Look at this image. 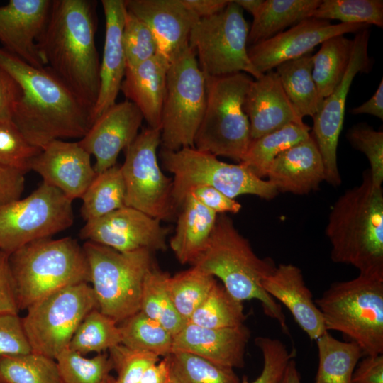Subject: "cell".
Segmentation results:
<instances>
[{
    "label": "cell",
    "mask_w": 383,
    "mask_h": 383,
    "mask_svg": "<svg viewBox=\"0 0 383 383\" xmlns=\"http://www.w3.org/2000/svg\"><path fill=\"white\" fill-rule=\"evenodd\" d=\"M0 66L21 88L12 121L31 144L43 149L55 140L85 135L91 109L47 67L31 66L2 48Z\"/></svg>",
    "instance_id": "cell-1"
},
{
    "label": "cell",
    "mask_w": 383,
    "mask_h": 383,
    "mask_svg": "<svg viewBox=\"0 0 383 383\" xmlns=\"http://www.w3.org/2000/svg\"><path fill=\"white\" fill-rule=\"evenodd\" d=\"M95 5L90 0H52L38 42L45 66L91 109L99 94L100 71Z\"/></svg>",
    "instance_id": "cell-2"
},
{
    "label": "cell",
    "mask_w": 383,
    "mask_h": 383,
    "mask_svg": "<svg viewBox=\"0 0 383 383\" xmlns=\"http://www.w3.org/2000/svg\"><path fill=\"white\" fill-rule=\"evenodd\" d=\"M325 233L333 262L383 279V189L372 184L369 170L333 204Z\"/></svg>",
    "instance_id": "cell-3"
},
{
    "label": "cell",
    "mask_w": 383,
    "mask_h": 383,
    "mask_svg": "<svg viewBox=\"0 0 383 383\" xmlns=\"http://www.w3.org/2000/svg\"><path fill=\"white\" fill-rule=\"evenodd\" d=\"M192 265L220 279L226 290L239 301H259L264 313L289 335L282 307L262 286L275 270L274 261L258 257L229 216L217 217L206 249Z\"/></svg>",
    "instance_id": "cell-4"
},
{
    "label": "cell",
    "mask_w": 383,
    "mask_h": 383,
    "mask_svg": "<svg viewBox=\"0 0 383 383\" xmlns=\"http://www.w3.org/2000/svg\"><path fill=\"white\" fill-rule=\"evenodd\" d=\"M19 310L66 287L90 283L84 249L70 237L31 242L9 256Z\"/></svg>",
    "instance_id": "cell-5"
},
{
    "label": "cell",
    "mask_w": 383,
    "mask_h": 383,
    "mask_svg": "<svg viewBox=\"0 0 383 383\" xmlns=\"http://www.w3.org/2000/svg\"><path fill=\"white\" fill-rule=\"evenodd\" d=\"M315 302L327 331L340 332L363 356L383 353V279L359 274L333 282Z\"/></svg>",
    "instance_id": "cell-6"
},
{
    "label": "cell",
    "mask_w": 383,
    "mask_h": 383,
    "mask_svg": "<svg viewBox=\"0 0 383 383\" xmlns=\"http://www.w3.org/2000/svg\"><path fill=\"white\" fill-rule=\"evenodd\" d=\"M206 79V106L194 148L240 162L251 142L245 101L253 79L245 72Z\"/></svg>",
    "instance_id": "cell-7"
},
{
    "label": "cell",
    "mask_w": 383,
    "mask_h": 383,
    "mask_svg": "<svg viewBox=\"0 0 383 383\" xmlns=\"http://www.w3.org/2000/svg\"><path fill=\"white\" fill-rule=\"evenodd\" d=\"M82 248L98 309L118 324L139 311L144 280L154 266L152 252H121L91 241Z\"/></svg>",
    "instance_id": "cell-8"
},
{
    "label": "cell",
    "mask_w": 383,
    "mask_h": 383,
    "mask_svg": "<svg viewBox=\"0 0 383 383\" xmlns=\"http://www.w3.org/2000/svg\"><path fill=\"white\" fill-rule=\"evenodd\" d=\"M160 158L163 168L173 175L172 199L177 209L188 190L197 186L213 187L234 199L250 194L270 200L279 194L270 181L257 176L245 165L226 163L195 148H162Z\"/></svg>",
    "instance_id": "cell-9"
},
{
    "label": "cell",
    "mask_w": 383,
    "mask_h": 383,
    "mask_svg": "<svg viewBox=\"0 0 383 383\" xmlns=\"http://www.w3.org/2000/svg\"><path fill=\"white\" fill-rule=\"evenodd\" d=\"M206 101V79L189 46L169 65L162 105L160 145L167 150L194 148Z\"/></svg>",
    "instance_id": "cell-10"
},
{
    "label": "cell",
    "mask_w": 383,
    "mask_h": 383,
    "mask_svg": "<svg viewBox=\"0 0 383 383\" xmlns=\"http://www.w3.org/2000/svg\"><path fill=\"white\" fill-rule=\"evenodd\" d=\"M249 28L242 9L233 0L216 14L199 19L190 31L189 45L206 77L259 73L248 55Z\"/></svg>",
    "instance_id": "cell-11"
},
{
    "label": "cell",
    "mask_w": 383,
    "mask_h": 383,
    "mask_svg": "<svg viewBox=\"0 0 383 383\" xmlns=\"http://www.w3.org/2000/svg\"><path fill=\"white\" fill-rule=\"evenodd\" d=\"M95 309L94 291L86 282L62 288L33 304L22 318L32 352L55 360L69 348L77 328Z\"/></svg>",
    "instance_id": "cell-12"
},
{
    "label": "cell",
    "mask_w": 383,
    "mask_h": 383,
    "mask_svg": "<svg viewBox=\"0 0 383 383\" xmlns=\"http://www.w3.org/2000/svg\"><path fill=\"white\" fill-rule=\"evenodd\" d=\"M72 201L43 182L24 199L0 206V250L11 255L72 226Z\"/></svg>",
    "instance_id": "cell-13"
},
{
    "label": "cell",
    "mask_w": 383,
    "mask_h": 383,
    "mask_svg": "<svg viewBox=\"0 0 383 383\" xmlns=\"http://www.w3.org/2000/svg\"><path fill=\"white\" fill-rule=\"evenodd\" d=\"M160 130L143 128L126 148L121 170L126 187L125 205L161 221L177 212L172 199V178L162 171L157 160Z\"/></svg>",
    "instance_id": "cell-14"
},
{
    "label": "cell",
    "mask_w": 383,
    "mask_h": 383,
    "mask_svg": "<svg viewBox=\"0 0 383 383\" xmlns=\"http://www.w3.org/2000/svg\"><path fill=\"white\" fill-rule=\"evenodd\" d=\"M370 35L367 27L357 32L353 39L351 56L343 78L335 90L323 99L319 111L313 117L311 134L322 157L324 181L333 187H338L342 183L338 167L337 148L344 121L347 96L356 74L368 72L370 67L368 56Z\"/></svg>",
    "instance_id": "cell-15"
},
{
    "label": "cell",
    "mask_w": 383,
    "mask_h": 383,
    "mask_svg": "<svg viewBox=\"0 0 383 383\" xmlns=\"http://www.w3.org/2000/svg\"><path fill=\"white\" fill-rule=\"evenodd\" d=\"M170 232L161 221L136 209L123 206L102 217L86 221L80 237L121 252L145 249L165 250Z\"/></svg>",
    "instance_id": "cell-16"
},
{
    "label": "cell",
    "mask_w": 383,
    "mask_h": 383,
    "mask_svg": "<svg viewBox=\"0 0 383 383\" xmlns=\"http://www.w3.org/2000/svg\"><path fill=\"white\" fill-rule=\"evenodd\" d=\"M367 26L338 23L316 18H306L286 31L249 46L248 55L257 71L263 74L279 65L312 52L324 40L338 35L357 33Z\"/></svg>",
    "instance_id": "cell-17"
},
{
    "label": "cell",
    "mask_w": 383,
    "mask_h": 383,
    "mask_svg": "<svg viewBox=\"0 0 383 383\" xmlns=\"http://www.w3.org/2000/svg\"><path fill=\"white\" fill-rule=\"evenodd\" d=\"M143 119L138 108L126 99L109 107L94 121L78 143L95 157L93 167L96 174L116 165L121 151L138 135Z\"/></svg>",
    "instance_id": "cell-18"
},
{
    "label": "cell",
    "mask_w": 383,
    "mask_h": 383,
    "mask_svg": "<svg viewBox=\"0 0 383 383\" xmlns=\"http://www.w3.org/2000/svg\"><path fill=\"white\" fill-rule=\"evenodd\" d=\"M52 0H10L0 6V42L9 52L43 68L38 42L48 23Z\"/></svg>",
    "instance_id": "cell-19"
},
{
    "label": "cell",
    "mask_w": 383,
    "mask_h": 383,
    "mask_svg": "<svg viewBox=\"0 0 383 383\" xmlns=\"http://www.w3.org/2000/svg\"><path fill=\"white\" fill-rule=\"evenodd\" d=\"M31 170L72 201L82 196L96 175L91 155L78 142L63 140H55L43 148Z\"/></svg>",
    "instance_id": "cell-20"
},
{
    "label": "cell",
    "mask_w": 383,
    "mask_h": 383,
    "mask_svg": "<svg viewBox=\"0 0 383 383\" xmlns=\"http://www.w3.org/2000/svg\"><path fill=\"white\" fill-rule=\"evenodd\" d=\"M126 9L152 33L157 55L170 62L189 46L190 31L199 18L182 0H124Z\"/></svg>",
    "instance_id": "cell-21"
},
{
    "label": "cell",
    "mask_w": 383,
    "mask_h": 383,
    "mask_svg": "<svg viewBox=\"0 0 383 383\" xmlns=\"http://www.w3.org/2000/svg\"><path fill=\"white\" fill-rule=\"evenodd\" d=\"M250 338V330L245 324L209 328L187 323L174 335L172 353H188L221 366L242 368Z\"/></svg>",
    "instance_id": "cell-22"
},
{
    "label": "cell",
    "mask_w": 383,
    "mask_h": 383,
    "mask_svg": "<svg viewBox=\"0 0 383 383\" xmlns=\"http://www.w3.org/2000/svg\"><path fill=\"white\" fill-rule=\"evenodd\" d=\"M105 17V38L100 62L99 90L91 109L94 121L116 103L126 70L122 34L126 9L124 0H101Z\"/></svg>",
    "instance_id": "cell-23"
},
{
    "label": "cell",
    "mask_w": 383,
    "mask_h": 383,
    "mask_svg": "<svg viewBox=\"0 0 383 383\" xmlns=\"http://www.w3.org/2000/svg\"><path fill=\"white\" fill-rule=\"evenodd\" d=\"M245 111L250 123L251 140L287 124L304 123L273 70L252 80L246 94Z\"/></svg>",
    "instance_id": "cell-24"
},
{
    "label": "cell",
    "mask_w": 383,
    "mask_h": 383,
    "mask_svg": "<svg viewBox=\"0 0 383 383\" xmlns=\"http://www.w3.org/2000/svg\"><path fill=\"white\" fill-rule=\"evenodd\" d=\"M264 290L290 311L294 321L311 340L326 332L322 314L297 266L279 264L262 283Z\"/></svg>",
    "instance_id": "cell-25"
},
{
    "label": "cell",
    "mask_w": 383,
    "mask_h": 383,
    "mask_svg": "<svg viewBox=\"0 0 383 383\" xmlns=\"http://www.w3.org/2000/svg\"><path fill=\"white\" fill-rule=\"evenodd\" d=\"M266 177L278 192L303 195L317 190L325 180V172L311 134L274 158Z\"/></svg>",
    "instance_id": "cell-26"
},
{
    "label": "cell",
    "mask_w": 383,
    "mask_h": 383,
    "mask_svg": "<svg viewBox=\"0 0 383 383\" xmlns=\"http://www.w3.org/2000/svg\"><path fill=\"white\" fill-rule=\"evenodd\" d=\"M170 62L159 55L126 67L121 86L126 99L140 111L150 128H161V115Z\"/></svg>",
    "instance_id": "cell-27"
},
{
    "label": "cell",
    "mask_w": 383,
    "mask_h": 383,
    "mask_svg": "<svg viewBox=\"0 0 383 383\" xmlns=\"http://www.w3.org/2000/svg\"><path fill=\"white\" fill-rule=\"evenodd\" d=\"M177 226L170 241V248L182 264L196 262L206 249L218 214L187 193L179 206Z\"/></svg>",
    "instance_id": "cell-28"
},
{
    "label": "cell",
    "mask_w": 383,
    "mask_h": 383,
    "mask_svg": "<svg viewBox=\"0 0 383 383\" xmlns=\"http://www.w3.org/2000/svg\"><path fill=\"white\" fill-rule=\"evenodd\" d=\"M321 0H264L253 17L248 37L251 46L282 32L288 26L312 17Z\"/></svg>",
    "instance_id": "cell-29"
},
{
    "label": "cell",
    "mask_w": 383,
    "mask_h": 383,
    "mask_svg": "<svg viewBox=\"0 0 383 383\" xmlns=\"http://www.w3.org/2000/svg\"><path fill=\"white\" fill-rule=\"evenodd\" d=\"M275 69L286 95L299 114L302 118H313L323 99L319 96L312 76V52L284 62Z\"/></svg>",
    "instance_id": "cell-30"
},
{
    "label": "cell",
    "mask_w": 383,
    "mask_h": 383,
    "mask_svg": "<svg viewBox=\"0 0 383 383\" xmlns=\"http://www.w3.org/2000/svg\"><path fill=\"white\" fill-rule=\"evenodd\" d=\"M318 366L315 383H353V372L363 356L353 341H341L325 332L316 340Z\"/></svg>",
    "instance_id": "cell-31"
},
{
    "label": "cell",
    "mask_w": 383,
    "mask_h": 383,
    "mask_svg": "<svg viewBox=\"0 0 383 383\" xmlns=\"http://www.w3.org/2000/svg\"><path fill=\"white\" fill-rule=\"evenodd\" d=\"M311 128L307 124L289 123L284 127L252 140L241 163L248 166L260 178L266 177L271 162L279 154L307 138Z\"/></svg>",
    "instance_id": "cell-32"
},
{
    "label": "cell",
    "mask_w": 383,
    "mask_h": 383,
    "mask_svg": "<svg viewBox=\"0 0 383 383\" xmlns=\"http://www.w3.org/2000/svg\"><path fill=\"white\" fill-rule=\"evenodd\" d=\"M313 55L312 76L321 98L328 96L341 82L348 67L353 42L338 35L324 40Z\"/></svg>",
    "instance_id": "cell-33"
},
{
    "label": "cell",
    "mask_w": 383,
    "mask_h": 383,
    "mask_svg": "<svg viewBox=\"0 0 383 383\" xmlns=\"http://www.w3.org/2000/svg\"><path fill=\"white\" fill-rule=\"evenodd\" d=\"M126 187L121 167L96 174L82 196L81 215L86 221L125 206Z\"/></svg>",
    "instance_id": "cell-34"
},
{
    "label": "cell",
    "mask_w": 383,
    "mask_h": 383,
    "mask_svg": "<svg viewBox=\"0 0 383 383\" xmlns=\"http://www.w3.org/2000/svg\"><path fill=\"white\" fill-rule=\"evenodd\" d=\"M169 274L153 266L144 280L140 311L176 335L187 323L175 309L167 289Z\"/></svg>",
    "instance_id": "cell-35"
},
{
    "label": "cell",
    "mask_w": 383,
    "mask_h": 383,
    "mask_svg": "<svg viewBox=\"0 0 383 383\" xmlns=\"http://www.w3.org/2000/svg\"><path fill=\"white\" fill-rule=\"evenodd\" d=\"M118 327L121 344L131 350L153 353L159 357L172 353L173 335L140 311L121 321Z\"/></svg>",
    "instance_id": "cell-36"
},
{
    "label": "cell",
    "mask_w": 383,
    "mask_h": 383,
    "mask_svg": "<svg viewBox=\"0 0 383 383\" xmlns=\"http://www.w3.org/2000/svg\"><path fill=\"white\" fill-rule=\"evenodd\" d=\"M216 282L214 277L193 265L169 276V294L175 309L186 323Z\"/></svg>",
    "instance_id": "cell-37"
},
{
    "label": "cell",
    "mask_w": 383,
    "mask_h": 383,
    "mask_svg": "<svg viewBox=\"0 0 383 383\" xmlns=\"http://www.w3.org/2000/svg\"><path fill=\"white\" fill-rule=\"evenodd\" d=\"M243 302L233 297L216 282L206 298L187 323L209 328L235 327L244 324Z\"/></svg>",
    "instance_id": "cell-38"
},
{
    "label": "cell",
    "mask_w": 383,
    "mask_h": 383,
    "mask_svg": "<svg viewBox=\"0 0 383 383\" xmlns=\"http://www.w3.org/2000/svg\"><path fill=\"white\" fill-rule=\"evenodd\" d=\"M0 383H62L55 360L35 353L0 357Z\"/></svg>",
    "instance_id": "cell-39"
},
{
    "label": "cell",
    "mask_w": 383,
    "mask_h": 383,
    "mask_svg": "<svg viewBox=\"0 0 383 383\" xmlns=\"http://www.w3.org/2000/svg\"><path fill=\"white\" fill-rule=\"evenodd\" d=\"M121 343L118 324L98 309L91 311L74 333L69 348L84 355L101 353Z\"/></svg>",
    "instance_id": "cell-40"
},
{
    "label": "cell",
    "mask_w": 383,
    "mask_h": 383,
    "mask_svg": "<svg viewBox=\"0 0 383 383\" xmlns=\"http://www.w3.org/2000/svg\"><path fill=\"white\" fill-rule=\"evenodd\" d=\"M168 356L170 374L177 383H240L233 369L199 356L174 352Z\"/></svg>",
    "instance_id": "cell-41"
},
{
    "label": "cell",
    "mask_w": 383,
    "mask_h": 383,
    "mask_svg": "<svg viewBox=\"0 0 383 383\" xmlns=\"http://www.w3.org/2000/svg\"><path fill=\"white\" fill-rule=\"evenodd\" d=\"M62 383H111L113 370L107 353L87 358L67 348L55 359Z\"/></svg>",
    "instance_id": "cell-42"
},
{
    "label": "cell",
    "mask_w": 383,
    "mask_h": 383,
    "mask_svg": "<svg viewBox=\"0 0 383 383\" xmlns=\"http://www.w3.org/2000/svg\"><path fill=\"white\" fill-rule=\"evenodd\" d=\"M311 18L383 27L382 0H323Z\"/></svg>",
    "instance_id": "cell-43"
},
{
    "label": "cell",
    "mask_w": 383,
    "mask_h": 383,
    "mask_svg": "<svg viewBox=\"0 0 383 383\" xmlns=\"http://www.w3.org/2000/svg\"><path fill=\"white\" fill-rule=\"evenodd\" d=\"M42 149L31 144L12 121H0V166L25 174Z\"/></svg>",
    "instance_id": "cell-44"
},
{
    "label": "cell",
    "mask_w": 383,
    "mask_h": 383,
    "mask_svg": "<svg viewBox=\"0 0 383 383\" xmlns=\"http://www.w3.org/2000/svg\"><path fill=\"white\" fill-rule=\"evenodd\" d=\"M126 67H135L157 55V45L148 26L126 10L122 34Z\"/></svg>",
    "instance_id": "cell-45"
},
{
    "label": "cell",
    "mask_w": 383,
    "mask_h": 383,
    "mask_svg": "<svg viewBox=\"0 0 383 383\" xmlns=\"http://www.w3.org/2000/svg\"><path fill=\"white\" fill-rule=\"evenodd\" d=\"M346 138L352 147L365 154L370 169L372 184L382 187L383 182V132L374 130L366 123L349 128Z\"/></svg>",
    "instance_id": "cell-46"
},
{
    "label": "cell",
    "mask_w": 383,
    "mask_h": 383,
    "mask_svg": "<svg viewBox=\"0 0 383 383\" xmlns=\"http://www.w3.org/2000/svg\"><path fill=\"white\" fill-rule=\"evenodd\" d=\"M255 342L262 354V370L254 381L249 382L244 377L240 383H280L289 362L296 355V350L289 352L277 338L260 336Z\"/></svg>",
    "instance_id": "cell-47"
},
{
    "label": "cell",
    "mask_w": 383,
    "mask_h": 383,
    "mask_svg": "<svg viewBox=\"0 0 383 383\" xmlns=\"http://www.w3.org/2000/svg\"><path fill=\"white\" fill-rule=\"evenodd\" d=\"M109 351L113 369L118 374L113 383H139L145 370L160 360L157 355L131 350L122 344Z\"/></svg>",
    "instance_id": "cell-48"
},
{
    "label": "cell",
    "mask_w": 383,
    "mask_h": 383,
    "mask_svg": "<svg viewBox=\"0 0 383 383\" xmlns=\"http://www.w3.org/2000/svg\"><path fill=\"white\" fill-rule=\"evenodd\" d=\"M30 353L22 318L18 313L0 314V357Z\"/></svg>",
    "instance_id": "cell-49"
},
{
    "label": "cell",
    "mask_w": 383,
    "mask_h": 383,
    "mask_svg": "<svg viewBox=\"0 0 383 383\" xmlns=\"http://www.w3.org/2000/svg\"><path fill=\"white\" fill-rule=\"evenodd\" d=\"M187 193L192 194L201 204L216 214H235L242 208L241 204L235 199L211 187H194L188 190Z\"/></svg>",
    "instance_id": "cell-50"
},
{
    "label": "cell",
    "mask_w": 383,
    "mask_h": 383,
    "mask_svg": "<svg viewBox=\"0 0 383 383\" xmlns=\"http://www.w3.org/2000/svg\"><path fill=\"white\" fill-rule=\"evenodd\" d=\"M9 256L0 250V314L18 313L20 311Z\"/></svg>",
    "instance_id": "cell-51"
},
{
    "label": "cell",
    "mask_w": 383,
    "mask_h": 383,
    "mask_svg": "<svg viewBox=\"0 0 383 383\" xmlns=\"http://www.w3.org/2000/svg\"><path fill=\"white\" fill-rule=\"evenodd\" d=\"M21 95L17 81L0 66V121H12Z\"/></svg>",
    "instance_id": "cell-52"
},
{
    "label": "cell",
    "mask_w": 383,
    "mask_h": 383,
    "mask_svg": "<svg viewBox=\"0 0 383 383\" xmlns=\"http://www.w3.org/2000/svg\"><path fill=\"white\" fill-rule=\"evenodd\" d=\"M24 186L23 174L0 166V206L19 199Z\"/></svg>",
    "instance_id": "cell-53"
},
{
    "label": "cell",
    "mask_w": 383,
    "mask_h": 383,
    "mask_svg": "<svg viewBox=\"0 0 383 383\" xmlns=\"http://www.w3.org/2000/svg\"><path fill=\"white\" fill-rule=\"evenodd\" d=\"M353 383H383V355H367L357 365Z\"/></svg>",
    "instance_id": "cell-54"
},
{
    "label": "cell",
    "mask_w": 383,
    "mask_h": 383,
    "mask_svg": "<svg viewBox=\"0 0 383 383\" xmlns=\"http://www.w3.org/2000/svg\"><path fill=\"white\" fill-rule=\"evenodd\" d=\"M199 19L212 16L223 10L230 0H182Z\"/></svg>",
    "instance_id": "cell-55"
},
{
    "label": "cell",
    "mask_w": 383,
    "mask_h": 383,
    "mask_svg": "<svg viewBox=\"0 0 383 383\" xmlns=\"http://www.w3.org/2000/svg\"><path fill=\"white\" fill-rule=\"evenodd\" d=\"M353 114L367 113L383 119V79H382L377 91L367 101L350 110Z\"/></svg>",
    "instance_id": "cell-56"
},
{
    "label": "cell",
    "mask_w": 383,
    "mask_h": 383,
    "mask_svg": "<svg viewBox=\"0 0 383 383\" xmlns=\"http://www.w3.org/2000/svg\"><path fill=\"white\" fill-rule=\"evenodd\" d=\"M170 377V362L168 356H165L145 370L139 383H167Z\"/></svg>",
    "instance_id": "cell-57"
},
{
    "label": "cell",
    "mask_w": 383,
    "mask_h": 383,
    "mask_svg": "<svg viewBox=\"0 0 383 383\" xmlns=\"http://www.w3.org/2000/svg\"><path fill=\"white\" fill-rule=\"evenodd\" d=\"M280 383H301L296 362L291 360Z\"/></svg>",
    "instance_id": "cell-58"
},
{
    "label": "cell",
    "mask_w": 383,
    "mask_h": 383,
    "mask_svg": "<svg viewBox=\"0 0 383 383\" xmlns=\"http://www.w3.org/2000/svg\"><path fill=\"white\" fill-rule=\"evenodd\" d=\"M242 10H245L255 17L260 11L264 0H233Z\"/></svg>",
    "instance_id": "cell-59"
},
{
    "label": "cell",
    "mask_w": 383,
    "mask_h": 383,
    "mask_svg": "<svg viewBox=\"0 0 383 383\" xmlns=\"http://www.w3.org/2000/svg\"><path fill=\"white\" fill-rule=\"evenodd\" d=\"M167 383H177V382L170 374V377L168 381L167 382Z\"/></svg>",
    "instance_id": "cell-60"
},
{
    "label": "cell",
    "mask_w": 383,
    "mask_h": 383,
    "mask_svg": "<svg viewBox=\"0 0 383 383\" xmlns=\"http://www.w3.org/2000/svg\"><path fill=\"white\" fill-rule=\"evenodd\" d=\"M114 379H115V378H114ZM114 379H113V381H112V382H111V383H113V381H114Z\"/></svg>",
    "instance_id": "cell-61"
}]
</instances>
